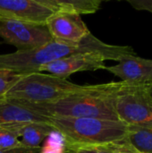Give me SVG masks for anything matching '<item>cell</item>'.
I'll return each instance as SVG.
<instances>
[{"instance_id": "1", "label": "cell", "mask_w": 152, "mask_h": 153, "mask_svg": "<svg viewBox=\"0 0 152 153\" xmlns=\"http://www.w3.org/2000/svg\"><path fill=\"white\" fill-rule=\"evenodd\" d=\"M87 53L100 54L108 60L117 62L125 56L136 55L132 47L109 45L90 33L79 43H68L53 39L38 49L0 55V69L25 75L38 73L41 66L56 60Z\"/></svg>"}, {"instance_id": "2", "label": "cell", "mask_w": 152, "mask_h": 153, "mask_svg": "<svg viewBox=\"0 0 152 153\" xmlns=\"http://www.w3.org/2000/svg\"><path fill=\"white\" fill-rule=\"evenodd\" d=\"M129 86L132 85L122 81L85 85L83 89L53 103H19L45 117H69L119 121L116 111V101L118 95Z\"/></svg>"}, {"instance_id": "3", "label": "cell", "mask_w": 152, "mask_h": 153, "mask_svg": "<svg viewBox=\"0 0 152 153\" xmlns=\"http://www.w3.org/2000/svg\"><path fill=\"white\" fill-rule=\"evenodd\" d=\"M47 124L58 133L65 145H101L126 140L128 126L120 121L96 118L48 117Z\"/></svg>"}, {"instance_id": "4", "label": "cell", "mask_w": 152, "mask_h": 153, "mask_svg": "<svg viewBox=\"0 0 152 153\" xmlns=\"http://www.w3.org/2000/svg\"><path fill=\"white\" fill-rule=\"evenodd\" d=\"M67 79L41 72L23 75L7 92L5 100L33 104L53 103L84 88Z\"/></svg>"}, {"instance_id": "5", "label": "cell", "mask_w": 152, "mask_h": 153, "mask_svg": "<svg viewBox=\"0 0 152 153\" xmlns=\"http://www.w3.org/2000/svg\"><path fill=\"white\" fill-rule=\"evenodd\" d=\"M118 120L128 126L152 129V97L149 87L129 86L117 97Z\"/></svg>"}, {"instance_id": "6", "label": "cell", "mask_w": 152, "mask_h": 153, "mask_svg": "<svg viewBox=\"0 0 152 153\" xmlns=\"http://www.w3.org/2000/svg\"><path fill=\"white\" fill-rule=\"evenodd\" d=\"M0 37L20 52L38 49L53 40L46 25L3 18H0Z\"/></svg>"}, {"instance_id": "7", "label": "cell", "mask_w": 152, "mask_h": 153, "mask_svg": "<svg viewBox=\"0 0 152 153\" xmlns=\"http://www.w3.org/2000/svg\"><path fill=\"white\" fill-rule=\"evenodd\" d=\"M108 60L105 56L97 53L78 54L47 64L39 68V72H48L49 74L67 79L78 72L105 70V62Z\"/></svg>"}, {"instance_id": "8", "label": "cell", "mask_w": 152, "mask_h": 153, "mask_svg": "<svg viewBox=\"0 0 152 153\" xmlns=\"http://www.w3.org/2000/svg\"><path fill=\"white\" fill-rule=\"evenodd\" d=\"M55 12L39 0H0V18L46 25Z\"/></svg>"}, {"instance_id": "9", "label": "cell", "mask_w": 152, "mask_h": 153, "mask_svg": "<svg viewBox=\"0 0 152 153\" xmlns=\"http://www.w3.org/2000/svg\"><path fill=\"white\" fill-rule=\"evenodd\" d=\"M105 70L132 86L150 87L152 85V59L131 55L123 57L117 65L106 66Z\"/></svg>"}, {"instance_id": "10", "label": "cell", "mask_w": 152, "mask_h": 153, "mask_svg": "<svg viewBox=\"0 0 152 153\" xmlns=\"http://www.w3.org/2000/svg\"><path fill=\"white\" fill-rule=\"evenodd\" d=\"M54 40L79 43L91 32L82 17L67 13H55L46 24Z\"/></svg>"}, {"instance_id": "11", "label": "cell", "mask_w": 152, "mask_h": 153, "mask_svg": "<svg viewBox=\"0 0 152 153\" xmlns=\"http://www.w3.org/2000/svg\"><path fill=\"white\" fill-rule=\"evenodd\" d=\"M48 121V117L33 112L19 102L0 101V127H10L34 122L47 123Z\"/></svg>"}, {"instance_id": "12", "label": "cell", "mask_w": 152, "mask_h": 153, "mask_svg": "<svg viewBox=\"0 0 152 153\" xmlns=\"http://www.w3.org/2000/svg\"><path fill=\"white\" fill-rule=\"evenodd\" d=\"M39 2L55 13H67L80 16L95 13L102 3L100 0H39Z\"/></svg>"}, {"instance_id": "13", "label": "cell", "mask_w": 152, "mask_h": 153, "mask_svg": "<svg viewBox=\"0 0 152 153\" xmlns=\"http://www.w3.org/2000/svg\"><path fill=\"white\" fill-rule=\"evenodd\" d=\"M54 128L47 123H29L22 126L21 130L22 144L27 147L37 148L39 144L54 133Z\"/></svg>"}, {"instance_id": "14", "label": "cell", "mask_w": 152, "mask_h": 153, "mask_svg": "<svg viewBox=\"0 0 152 153\" xmlns=\"http://www.w3.org/2000/svg\"><path fill=\"white\" fill-rule=\"evenodd\" d=\"M127 141L139 153H152V129L128 126Z\"/></svg>"}, {"instance_id": "15", "label": "cell", "mask_w": 152, "mask_h": 153, "mask_svg": "<svg viewBox=\"0 0 152 153\" xmlns=\"http://www.w3.org/2000/svg\"><path fill=\"white\" fill-rule=\"evenodd\" d=\"M127 143L125 141L101 145H65V153H116Z\"/></svg>"}, {"instance_id": "16", "label": "cell", "mask_w": 152, "mask_h": 153, "mask_svg": "<svg viewBox=\"0 0 152 153\" xmlns=\"http://www.w3.org/2000/svg\"><path fill=\"white\" fill-rule=\"evenodd\" d=\"M24 74H20L9 70L0 69V101L5 100L7 92L23 77Z\"/></svg>"}, {"instance_id": "17", "label": "cell", "mask_w": 152, "mask_h": 153, "mask_svg": "<svg viewBox=\"0 0 152 153\" xmlns=\"http://www.w3.org/2000/svg\"><path fill=\"white\" fill-rule=\"evenodd\" d=\"M128 3L136 10L147 11L152 13V0H128Z\"/></svg>"}, {"instance_id": "18", "label": "cell", "mask_w": 152, "mask_h": 153, "mask_svg": "<svg viewBox=\"0 0 152 153\" xmlns=\"http://www.w3.org/2000/svg\"><path fill=\"white\" fill-rule=\"evenodd\" d=\"M41 148H31L27 147L24 145H21L19 147H14L11 149H5V150H0V153H40Z\"/></svg>"}, {"instance_id": "19", "label": "cell", "mask_w": 152, "mask_h": 153, "mask_svg": "<svg viewBox=\"0 0 152 153\" xmlns=\"http://www.w3.org/2000/svg\"><path fill=\"white\" fill-rule=\"evenodd\" d=\"M116 153H139L138 152H136L134 149H133V147L128 143V141H127V143L119 151V152H117Z\"/></svg>"}, {"instance_id": "20", "label": "cell", "mask_w": 152, "mask_h": 153, "mask_svg": "<svg viewBox=\"0 0 152 153\" xmlns=\"http://www.w3.org/2000/svg\"><path fill=\"white\" fill-rule=\"evenodd\" d=\"M149 92H150L151 96L152 97V85H151V86L149 87Z\"/></svg>"}, {"instance_id": "21", "label": "cell", "mask_w": 152, "mask_h": 153, "mask_svg": "<svg viewBox=\"0 0 152 153\" xmlns=\"http://www.w3.org/2000/svg\"><path fill=\"white\" fill-rule=\"evenodd\" d=\"M0 150H1V145H0Z\"/></svg>"}]
</instances>
